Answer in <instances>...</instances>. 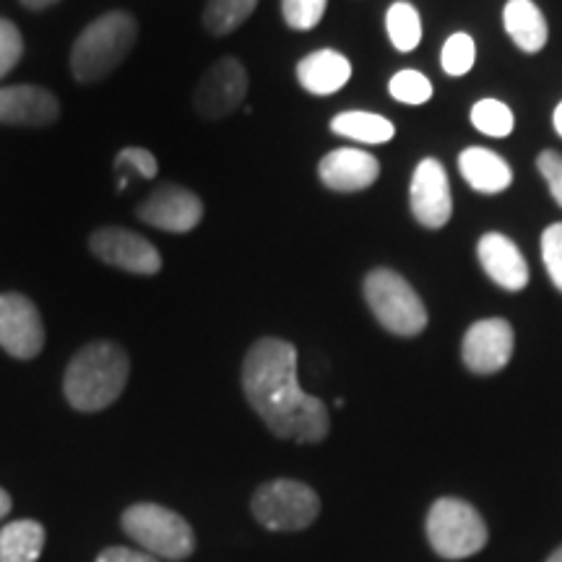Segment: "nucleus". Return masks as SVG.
I'll use <instances>...</instances> for the list:
<instances>
[{
	"mask_svg": "<svg viewBox=\"0 0 562 562\" xmlns=\"http://www.w3.org/2000/svg\"><path fill=\"white\" fill-rule=\"evenodd\" d=\"M243 391L263 425L281 440L321 442L331 430L328 406L300 389L297 349L284 339H258L243 362Z\"/></svg>",
	"mask_w": 562,
	"mask_h": 562,
	"instance_id": "f257e3e1",
	"label": "nucleus"
},
{
	"mask_svg": "<svg viewBox=\"0 0 562 562\" xmlns=\"http://www.w3.org/2000/svg\"><path fill=\"white\" fill-rule=\"evenodd\" d=\"M131 375L128 351L115 341H91L74 355L63 378L66 402L76 412L94 414L115 404Z\"/></svg>",
	"mask_w": 562,
	"mask_h": 562,
	"instance_id": "f03ea898",
	"label": "nucleus"
},
{
	"mask_svg": "<svg viewBox=\"0 0 562 562\" xmlns=\"http://www.w3.org/2000/svg\"><path fill=\"white\" fill-rule=\"evenodd\" d=\"M138 40V24L128 11H110L83 30L70 50V70L81 83H97L121 68Z\"/></svg>",
	"mask_w": 562,
	"mask_h": 562,
	"instance_id": "7ed1b4c3",
	"label": "nucleus"
},
{
	"mask_svg": "<svg viewBox=\"0 0 562 562\" xmlns=\"http://www.w3.org/2000/svg\"><path fill=\"white\" fill-rule=\"evenodd\" d=\"M123 531L159 560H188L195 550L193 526L159 503H136L123 513Z\"/></svg>",
	"mask_w": 562,
	"mask_h": 562,
	"instance_id": "20e7f679",
	"label": "nucleus"
},
{
	"mask_svg": "<svg viewBox=\"0 0 562 562\" xmlns=\"http://www.w3.org/2000/svg\"><path fill=\"white\" fill-rule=\"evenodd\" d=\"M427 539L442 560H467L484 550L487 526L472 503L440 497L427 513Z\"/></svg>",
	"mask_w": 562,
	"mask_h": 562,
	"instance_id": "39448f33",
	"label": "nucleus"
},
{
	"mask_svg": "<svg viewBox=\"0 0 562 562\" xmlns=\"http://www.w3.org/2000/svg\"><path fill=\"white\" fill-rule=\"evenodd\" d=\"M364 300L385 331L396 336H417L425 331L427 311L402 273L391 269L370 271L364 279Z\"/></svg>",
	"mask_w": 562,
	"mask_h": 562,
	"instance_id": "423d86ee",
	"label": "nucleus"
},
{
	"mask_svg": "<svg viewBox=\"0 0 562 562\" xmlns=\"http://www.w3.org/2000/svg\"><path fill=\"white\" fill-rule=\"evenodd\" d=\"M256 521L269 531H302L321 513V497L297 480H271L256 490L250 501Z\"/></svg>",
	"mask_w": 562,
	"mask_h": 562,
	"instance_id": "0eeeda50",
	"label": "nucleus"
},
{
	"mask_svg": "<svg viewBox=\"0 0 562 562\" xmlns=\"http://www.w3.org/2000/svg\"><path fill=\"white\" fill-rule=\"evenodd\" d=\"M248 70L237 58H222L201 76L193 104L206 121H222L240 108L248 97Z\"/></svg>",
	"mask_w": 562,
	"mask_h": 562,
	"instance_id": "6e6552de",
	"label": "nucleus"
},
{
	"mask_svg": "<svg viewBox=\"0 0 562 562\" xmlns=\"http://www.w3.org/2000/svg\"><path fill=\"white\" fill-rule=\"evenodd\" d=\"M0 347L16 360H34L45 347L37 305L19 292L0 294Z\"/></svg>",
	"mask_w": 562,
	"mask_h": 562,
	"instance_id": "1a4fd4ad",
	"label": "nucleus"
},
{
	"mask_svg": "<svg viewBox=\"0 0 562 562\" xmlns=\"http://www.w3.org/2000/svg\"><path fill=\"white\" fill-rule=\"evenodd\" d=\"M89 248L102 263L128 273L151 277L161 271V256L138 232L123 227H102L89 237Z\"/></svg>",
	"mask_w": 562,
	"mask_h": 562,
	"instance_id": "9d476101",
	"label": "nucleus"
},
{
	"mask_svg": "<svg viewBox=\"0 0 562 562\" xmlns=\"http://www.w3.org/2000/svg\"><path fill=\"white\" fill-rule=\"evenodd\" d=\"M412 214L422 227L440 229L451 222L453 199L446 167L438 159H422L412 178Z\"/></svg>",
	"mask_w": 562,
	"mask_h": 562,
	"instance_id": "9b49d317",
	"label": "nucleus"
},
{
	"mask_svg": "<svg viewBox=\"0 0 562 562\" xmlns=\"http://www.w3.org/2000/svg\"><path fill=\"white\" fill-rule=\"evenodd\" d=\"M513 328L508 321L503 318H487L476 321L463 336L461 344V357L463 364L476 375H492V372H501L513 357Z\"/></svg>",
	"mask_w": 562,
	"mask_h": 562,
	"instance_id": "f8f14e48",
	"label": "nucleus"
},
{
	"mask_svg": "<svg viewBox=\"0 0 562 562\" xmlns=\"http://www.w3.org/2000/svg\"><path fill=\"white\" fill-rule=\"evenodd\" d=\"M136 214L151 227L175 232H191L203 220V201L193 191L180 186H159L149 199L136 209Z\"/></svg>",
	"mask_w": 562,
	"mask_h": 562,
	"instance_id": "ddd939ff",
	"label": "nucleus"
},
{
	"mask_svg": "<svg viewBox=\"0 0 562 562\" xmlns=\"http://www.w3.org/2000/svg\"><path fill=\"white\" fill-rule=\"evenodd\" d=\"M60 117V102L50 89L19 83L0 89V123L21 128H42Z\"/></svg>",
	"mask_w": 562,
	"mask_h": 562,
	"instance_id": "4468645a",
	"label": "nucleus"
},
{
	"mask_svg": "<svg viewBox=\"0 0 562 562\" xmlns=\"http://www.w3.org/2000/svg\"><path fill=\"white\" fill-rule=\"evenodd\" d=\"M321 182L331 188L336 193H357L370 188L372 182L381 175V165L372 154L362 149H351V146H341V149L328 151L318 165Z\"/></svg>",
	"mask_w": 562,
	"mask_h": 562,
	"instance_id": "2eb2a0df",
	"label": "nucleus"
},
{
	"mask_svg": "<svg viewBox=\"0 0 562 562\" xmlns=\"http://www.w3.org/2000/svg\"><path fill=\"white\" fill-rule=\"evenodd\" d=\"M476 256L487 277L508 292H521L529 284V263L510 237L487 232L476 245Z\"/></svg>",
	"mask_w": 562,
	"mask_h": 562,
	"instance_id": "dca6fc26",
	"label": "nucleus"
},
{
	"mask_svg": "<svg viewBox=\"0 0 562 562\" xmlns=\"http://www.w3.org/2000/svg\"><path fill=\"white\" fill-rule=\"evenodd\" d=\"M351 79V63L347 55L336 50H318L305 55L297 63V81L302 89L311 91L315 97H328L347 87Z\"/></svg>",
	"mask_w": 562,
	"mask_h": 562,
	"instance_id": "f3484780",
	"label": "nucleus"
},
{
	"mask_svg": "<svg viewBox=\"0 0 562 562\" xmlns=\"http://www.w3.org/2000/svg\"><path fill=\"white\" fill-rule=\"evenodd\" d=\"M459 170L463 180L484 195H497L508 191L513 182V170L501 154L482 149V146H469L461 151L459 157Z\"/></svg>",
	"mask_w": 562,
	"mask_h": 562,
	"instance_id": "a211bd4d",
	"label": "nucleus"
},
{
	"mask_svg": "<svg viewBox=\"0 0 562 562\" xmlns=\"http://www.w3.org/2000/svg\"><path fill=\"white\" fill-rule=\"evenodd\" d=\"M503 24L516 47H521L529 55L542 50L547 37H550L544 13L533 0H508L503 11Z\"/></svg>",
	"mask_w": 562,
	"mask_h": 562,
	"instance_id": "6ab92c4d",
	"label": "nucleus"
},
{
	"mask_svg": "<svg viewBox=\"0 0 562 562\" xmlns=\"http://www.w3.org/2000/svg\"><path fill=\"white\" fill-rule=\"evenodd\" d=\"M45 550V526L32 518L11 521L0 529V562H37Z\"/></svg>",
	"mask_w": 562,
	"mask_h": 562,
	"instance_id": "aec40b11",
	"label": "nucleus"
},
{
	"mask_svg": "<svg viewBox=\"0 0 562 562\" xmlns=\"http://www.w3.org/2000/svg\"><path fill=\"white\" fill-rule=\"evenodd\" d=\"M331 131L336 136L360 140V144H389L396 136V128L389 117L362 110L339 112L331 121Z\"/></svg>",
	"mask_w": 562,
	"mask_h": 562,
	"instance_id": "412c9836",
	"label": "nucleus"
},
{
	"mask_svg": "<svg viewBox=\"0 0 562 562\" xmlns=\"http://www.w3.org/2000/svg\"><path fill=\"white\" fill-rule=\"evenodd\" d=\"M385 30H389L391 45L396 47L398 53H412L417 50L422 42V19L419 11L414 9L406 0H398L393 3L389 13H385Z\"/></svg>",
	"mask_w": 562,
	"mask_h": 562,
	"instance_id": "4be33fe9",
	"label": "nucleus"
},
{
	"mask_svg": "<svg viewBox=\"0 0 562 562\" xmlns=\"http://www.w3.org/2000/svg\"><path fill=\"white\" fill-rule=\"evenodd\" d=\"M258 0H209L203 9V26L216 37L232 34L252 16Z\"/></svg>",
	"mask_w": 562,
	"mask_h": 562,
	"instance_id": "5701e85b",
	"label": "nucleus"
},
{
	"mask_svg": "<svg viewBox=\"0 0 562 562\" xmlns=\"http://www.w3.org/2000/svg\"><path fill=\"white\" fill-rule=\"evenodd\" d=\"M472 125L484 136L492 138H505L513 133L516 117L513 110L501 100H480L472 108Z\"/></svg>",
	"mask_w": 562,
	"mask_h": 562,
	"instance_id": "b1692460",
	"label": "nucleus"
},
{
	"mask_svg": "<svg viewBox=\"0 0 562 562\" xmlns=\"http://www.w3.org/2000/svg\"><path fill=\"white\" fill-rule=\"evenodd\" d=\"M476 60V45L472 40V34L467 32H456L446 40L440 53V66L448 76H467L469 70L474 68Z\"/></svg>",
	"mask_w": 562,
	"mask_h": 562,
	"instance_id": "393cba45",
	"label": "nucleus"
},
{
	"mask_svg": "<svg viewBox=\"0 0 562 562\" xmlns=\"http://www.w3.org/2000/svg\"><path fill=\"white\" fill-rule=\"evenodd\" d=\"M391 97L404 104H425L432 97V83L419 70H398L389 83Z\"/></svg>",
	"mask_w": 562,
	"mask_h": 562,
	"instance_id": "a878e982",
	"label": "nucleus"
},
{
	"mask_svg": "<svg viewBox=\"0 0 562 562\" xmlns=\"http://www.w3.org/2000/svg\"><path fill=\"white\" fill-rule=\"evenodd\" d=\"M326 5L328 0H281V13L292 30L307 32L321 24Z\"/></svg>",
	"mask_w": 562,
	"mask_h": 562,
	"instance_id": "bb28decb",
	"label": "nucleus"
},
{
	"mask_svg": "<svg viewBox=\"0 0 562 562\" xmlns=\"http://www.w3.org/2000/svg\"><path fill=\"white\" fill-rule=\"evenodd\" d=\"M542 261L552 284L562 292V222L550 224L542 235Z\"/></svg>",
	"mask_w": 562,
	"mask_h": 562,
	"instance_id": "cd10ccee",
	"label": "nucleus"
},
{
	"mask_svg": "<svg viewBox=\"0 0 562 562\" xmlns=\"http://www.w3.org/2000/svg\"><path fill=\"white\" fill-rule=\"evenodd\" d=\"M21 55H24V40H21L16 24L0 19V79L19 66Z\"/></svg>",
	"mask_w": 562,
	"mask_h": 562,
	"instance_id": "c85d7f7f",
	"label": "nucleus"
},
{
	"mask_svg": "<svg viewBox=\"0 0 562 562\" xmlns=\"http://www.w3.org/2000/svg\"><path fill=\"white\" fill-rule=\"evenodd\" d=\"M115 170L117 172L133 170L138 175V178L149 180L159 172V165H157V159H154V154L149 149H140V146H128V149H123L121 154H117Z\"/></svg>",
	"mask_w": 562,
	"mask_h": 562,
	"instance_id": "c756f323",
	"label": "nucleus"
},
{
	"mask_svg": "<svg viewBox=\"0 0 562 562\" xmlns=\"http://www.w3.org/2000/svg\"><path fill=\"white\" fill-rule=\"evenodd\" d=\"M537 167L539 172H542V178L547 180V186H550L554 203L562 209V154L552 149L542 151L537 159Z\"/></svg>",
	"mask_w": 562,
	"mask_h": 562,
	"instance_id": "7c9ffc66",
	"label": "nucleus"
},
{
	"mask_svg": "<svg viewBox=\"0 0 562 562\" xmlns=\"http://www.w3.org/2000/svg\"><path fill=\"white\" fill-rule=\"evenodd\" d=\"M97 562H159V558L144 550H128V547H108Z\"/></svg>",
	"mask_w": 562,
	"mask_h": 562,
	"instance_id": "2f4dec72",
	"label": "nucleus"
},
{
	"mask_svg": "<svg viewBox=\"0 0 562 562\" xmlns=\"http://www.w3.org/2000/svg\"><path fill=\"white\" fill-rule=\"evenodd\" d=\"M21 3L32 11H42V9H50V5L58 3V0H21Z\"/></svg>",
	"mask_w": 562,
	"mask_h": 562,
	"instance_id": "473e14b6",
	"label": "nucleus"
},
{
	"mask_svg": "<svg viewBox=\"0 0 562 562\" xmlns=\"http://www.w3.org/2000/svg\"><path fill=\"white\" fill-rule=\"evenodd\" d=\"M11 495L9 492H5L3 487H0V518H5L11 513Z\"/></svg>",
	"mask_w": 562,
	"mask_h": 562,
	"instance_id": "72a5a7b5",
	"label": "nucleus"
},
{
	"mask_svg": "<svg viewBox=\"0 0 562 562\" xmlns=\"http://www.w3.org/2000/svg\"><path fill=\"white\" fill-rule=\"evenodd\" d=\"M552 123H554V131H558L560 136H562V102L558 104V108H554V117H552Z\"/></svg>",
	"mask_w": 562,
	"mask_h": 562,
	"instance_id": "f704fd0d",
	"label": "nucleus"
},
{
	"mask_svg": "<svg viewBox=\"0 0 562 562\" xmlns=\"http://www.w3.org/2000/svg\"><path fill=\"white\" fill-rule=\"evenodd\" d=\"M547 562H562V547H560V550H554Z\"/></svg>",
	"mask_w": 562,
	"mask_h": 562,
	"instance_id": "c9c22d12",
	"label": "nucleus"
}]
</instances>
